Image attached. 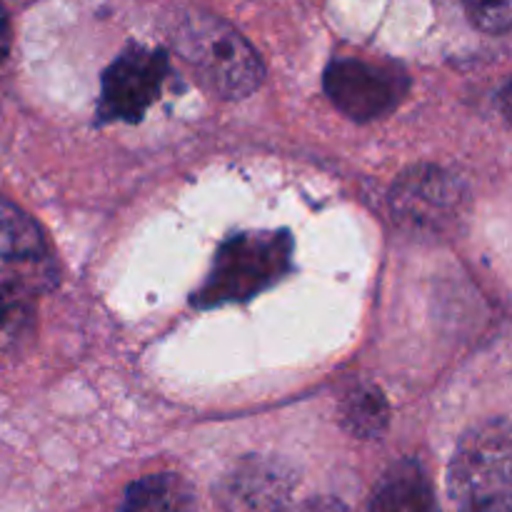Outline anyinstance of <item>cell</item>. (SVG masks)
I'll return each instance as SVG.
<instances>
[{
	"instance_id": "1",
	"label": "cell",
	"mask_w": 512,
	"mask_h": 512,
	"mask_svg": "<svg viewBox=\"0 0 512 512\" xmlns=\"http://www.w3.org/2000/svg\"><path fill=\"white\" fill-rule=\"evenodd\" d=\"M173 45L210 93L240 100L255 93L265 68L253 45L218 15L190 10L175 20Z\"/></svg>"
},
{
	"instance_id": "2",
	"label": "cell",
	"mask_w": 512,
	"mask_h": 512,
	"mask_svg": "<svg viewBox=\"0 0 512 512\" xmlns=\"http://www.w3.org/2000/svg\"><path fill=\"white\" fill-rule=\"evenodd\" d=\"M293 263V238L288 230H248L220 245L210 275L190 303L218 308L243 303L285 278Z\"/></svg>"
},
{
	"instance_id": "3",
	"label": "cell",
	"mask_w": 512,
	"mask_h": 512,
	"mask_svg": "<svg viewBox=\"0 0 512 512\" xmlns=\"http://www.w3.org/2000/svg\"><path fill=\"white\" fill-rule=\"evenodd\" d=\"M510 458L508 418L488 420L463 435L448 470L458 512H512Z\"/></svg>"
},
{
	"instance_id": "4",
	"label": "cell",
	"mask_w": 512,
	"mask_h": 512,
	"mask_svg": "<svg viewBox=\"0 0 512 512\" xmlns=\"http://www.w3.org/2000/svg\"><path fill=\"white\" fill-rule=\"evenodd\" d=\"M325 93L335 108L355 123H368L393 113L410 88V78L395 63L343 58L325 70Z\"/></svg>"
},
{
	"instance_id": "5",
	"label": "cell",
	"mask_w": 512,
	"mask_h": 512,
	"mask_svg": "<svg viewBox=\"0 0 512 512\" xmlns=\"http://www.w3.org/2000/svg\"><path fill=\"white\" fill-rule=\"evenodd\" d=\"M168 73L165 50L128 45L103 73L98 118L138 123L145 110L158 100Z\"/></svg>"
},
{
	"instance_id": "6",
	"label": "cell",
	"mask_w": 512,
	"mask_h": 512,
	"mask_svg": "<svg viewBox=\"0 0 512 512\" xmlns=\"http://www.w3.org/2000/svg\"><path fill=\"white\" fill-rule=\"evenodd\" d=\"M465 203V188L455 175L435 165H418L395 183L390 208L410 233L438 235L450 230Z\"/></svg>"
},
{
	"instance_id": "7",
	"label": "cell",
	"mask_w": 512,
	"mask_h": 512,
	"mask_svg": "<svg viewBox=\"0 0 512 512\" xmlns=\"http://www.w3.org/2000/svg\"><path fill=\"white\" fill-rule=\"evenodd\" d=\"M298 488V473L270 455H248L220 478L215 488L225 512H285Z\"/></svg>"
},
{
	"instance_id": "8",
	"label": "cell",
	"mask_w": 512,
	"mask_h": 512,
	"mask_svg": "<svg viewBox=\"0 0 512 512\" xmlns=\"http://www.w3.org/2000/svg\"><path fill=\"white\" fill-rule=\"evenodd\" d=\"M48 263V248L38 223L13 200L0 195V273L33 270Z\"/></svg>"
},
{
	"instance_id": "9",
	"label": "cell",
	"mask_w": 512,
	"mask_h": 512,
	"mask_svg": "<svg viewBox=\"0 0 512 512\" xmlns=\"http://www.w3.org/2000/svg\"><path fill=\"white\" fill-rule=\"evenodd\" d=\"M368 512H440L428 475L415 460H400L383 475Z\"/></svg>"
},
{
	"instance_id": "10",
	"label": "cell",
	"mask_w": 512,
	"mask_h": 512,
	"mask_svg": "<svg viewBox=\"0 0 512 512\" xmlns=\"http://www.w3.org/2000/svg\"><path fill=\"white\" fill-rule=\"evenodd\" d=\"M118 512H198V500L185 478L155 473L130 485Z\"/></svg>"
},
{
	"instance_id": "11",
	"label": "cell",
	"mask_w": 512,
	"mask_h": 512,
	"mask_svg": "<svg viewBox=\"0 0 512 512\" xmlns=\"http://www.w3.org/2000/svg\"><path fill=\"white\" fill-rule=\"evenodd\" d=\"M345 430L360 440H373L385 433L390 420V408L385 395L375 385H358L350 390L340 408Z\"/></svg>"
},
{
	"instance_id": "12",
	"label": "cell",
	"mask_w": 512,
	"mask_h": 512,
	"mask_svg": "<svg viewBox=\"0 0 512 512\" xmlns=\"http://www.w3.org/2000/svg\"><path fill=\"white\" fill-rule=\"evenodd\" d=\"M35 303L25 283L0 285V350H13L33 333Z\"/></svg>"
},
{
	"instance_id": "13",
	"label": "cell",
	"mask_w": 512,
	"mask_h": 512,
	"mask_svg": "<svg viewBox=\"0 0 512 512\" xmlns=\"http://www.w3.org/2000/svg\"><path fill=\"white\" fill-rule=\"evenodd\" d=\"M470 20L485 33H508L512 25V5L510 3H470L465 5Z\"/></svg>"
},
{
	"instance_id": "14",
	"label": "cell",
	"mask_w": 512,
	"mask_h": 512,
	"mask_svg": "<svg viewBox=\"0 0 512 512\" xmlns=\"http://www.w3.org/2000/svg\"><path fill=\"white\" fill-rule=\"evenodd\" d=\"M293 512H348V508L335 498H315V500H308V503L298 505Z\"/></svg>"
},
{
	"instance_id": "15",
	"label": "cell",
	"mask_w": 512,
	"mask_h": 512,
	"mask_svg": "<svg viewBox=\"0 0 512 512\" xmlns=\"http://www.w3.org/2000/svg\"><path fill=\"white\" fill-rule=\"evenodd\" d=\"M8 50H10V23L5 10L0 8V60L8 55Z\"/></svg>"
}]
</instances>
